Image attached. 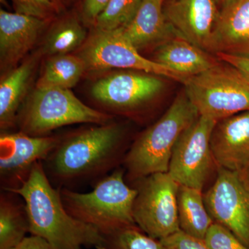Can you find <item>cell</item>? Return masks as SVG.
I'll use <instances>...</instances> for the list:
<instances>
[{"label":"cell","mask_w":249,"mask_h":249,"mask_svg":"<svg viewBox=\"0 0 249 249\" xmlns=\"http://www.w3.org/2000/svg\"><path fill=\"white\" fill-rule=\"evenodd\" d=\"M187 97L199 115L219 121L249 111V82L227 62L183 80Z\"/></svg>","instance_id":"5"},{"label":"cell","mask_w":249,"mask_h":249,"mask_svg":"<svg viewBox=\"0 0 249 249\" xmlns=\"http://www.w3.org/2000/svg\"><path fill=\"white\" fill-rule=\"evenodd\" d=\"M109 1L110 0H85L83 7V16L88 21L96 22Z\"/></svg>","instance_id":"30"},{"label":"cell","mask_w":249,"mask_h":249,"mask_svg":"<svg viewBox=\"0 0 249 249\" xmlns=\"http://www.w3.org/2000/svg\"><path fill=\"white\" fill-rule=\"evenodd\" d=\"M162 78L134 70L117 72L96 81L91 95L111 109L130 111L150 102L163 91L165 84Z\"/></svg>","instance_id":"12"},{"label":"cell","mask_w":249,"mask_h":249,"mask_svg":"<svg viewBox=\"0 0 249 249\" xmlns=\"http://www.w3.org/2000/svg\"><path fill=\"white\" fill-rule=\"evenodd\" d=\"M34 59L24 62L1 80L0 83V127L14 125L17 113L28 89L35 67Z\"/></svg>","instance_id":"19"},{"label":"cell","mask_w":249,"mask_h":249,"mask_svg":"<svg viewBox=\"0 0 249 249\" xmlns=\"http://www.w3.org/2000/svg\"><path fill=\"white\" fill-rule=\"evenodd\" d=\"M124 133L123 126L111 121L60 139L42 162L46 175L57 188L96 184L124 163Z\"/></svg>","instance_id":"1"},{"label":"cell","mask_w":249,"mask_h":249,"mask_svg":"<svg viewBox=\"0 0 249 249\" xmlns=\"http://www.w3.org/2000/svg\"><path fill=\"white\" fill-rule=\"evenodd\" d=\"M142 0H110L96 19V29L114 30L124 27L137 14Z\"/></svg>","instance_id":"25"},{"label":"cell","mask_w":249,"mask_h":249,"mask_svg":"<svg viewBox=\"0 0 249 249\" xmlns=\"http://www.w3.org/2000/svg\"><path fill=\"white\" fill-rule=\"evenodd\" d=\"M165 1H169V0H165Z\"/></svg>","instance_id":"35"},{"label":"cell","mask_w":249,"mask_h":249,"mask_svg":"<svg viewBox=\"0 0 249 249\" xmlns=\"http://www.w3.org/2000/svg\"><path fill=\"white\" fill-rule=\"evenodd\" d=\"M79 56L84 62L86 70L89 71L124 69L152 73L181 83L186 78L141 55L139 51L126 38L121 28L114 30L96 29L87 40Z\"/></svg>","instance_id":"8"},{"label":"cell","mask_w":249,"mask_h":249,"mask_svg":"<svg viewBox=\"0 0 249 249\" xmlns=\"http://www.w3.org/2000/svg\"><path fill=\"white\" fill-rule=\"evenodd\" d=\"M217 122L199 116L175 144L168 173L180 186L202 191L214 163L211 139Z\"/></svg>","instance_id":"9"},{"label":"cell","mask_w":249,"mask_h":249,"mask_svg":"<svg viewBox=\"0 0 249 249\" xmlns=\"http://www.w3.org/2000/svg\"><path fill=\"white\" fill-rule=\"evenodd\" d=\"M216 56L220 61L227 62L239 70L249 82V55L218 53Z\"/></svg>","instance_id":"29"},{"label":"cell","mask_w":249,"mask_h":249,"mask_svg":"<svg viewBox=\"0 0 249 249\" xmlns=\"http://www.w3.org/2000/svg\"><path fill=\"white\" fill-rule=\"evenodd\" d=\"M204 199L214 222L249 247V188L240 174L218 168L217 178Z\"/></svg>","instance_id":"10"},{"label":"cell","mask_w":249,"mask_h":249,"mask_svg":"<svg viewBox=\"0 0 249 249\" xmlns=\"http://www.w3.org/2000/svg\"><path fill=\"white\" fill-rule=\"evenodd\" d=\"M60 139L51 136L34 137L22 132L0 137V182L2 191L22 186L37 162H43Z\"/></svg>","instance_id":"11"},{"label":"cell","mask_w":249,"mask_h":249,"mask_svg":"<svg viewBox=\"0 0 249 249\" xmlns=\"http://www.w3.org/2000/svg\"><path fill=\"white\" fill-rule=\"evenodd\" d=\"M17 193L25 204L31 235L47 241L55 249H97L103 235L97 229L80 222L67 212L59 188L53 187L42 162L34 165Z\"/></svg>","instance_id":"2"},{"label":"cell","mask_w":249,"mask_h":249,"mask_svg":"<svg viewBox=\"0 0 249 249\" xmlns=\"http://www.w3.org/2000/svg\"><path fill=\"white\" fill-rule=\"evenodd\" d=\"M133 217L137 227L162 240L179 231L178 184L168 173L152 174L137 182Z\"/></svg>","instance_id":"7"},{"label":"cell","mask_w":249,"mask_h":249,"mask_svg":"<svg viewBox=\"0 0 249 249\" xmlns=\"http://www.w3.org/2000/svg\"><path fill=\"white\" fill-rule=\"evenodd\" d=\"M218 168L242 173L249 167V111L217 121L211 139Z\"/></svg>","instance_id":"14"},{"label":"cell","mask_w":249,"mask_h":249,"mask_svg":"<svg viewBox=\"0 0 249 249\" xmlns=\"http://www.w3.org/2000/svg\"><path fill=\"white\" fill-rule=\"evenodd\" d=\"M213 53L249 55V0H233L220 9Z\"/></svg>","instance_id":"17"},{"label":"cell","mask_w":249,"mask_h":249,"mask_svg":"<svg viewBox=\"0 0 249 249\" xmlns=\"http://www.w3.org/2000/svg\"><path fill=\"white\" fill-rule=\"evenodd\" d=\"M232 1H233V0H216L218 6H219L220 9L224 7V6H225L226 5L229 4L230 2H231Z\"/></svg>","instance_id":"33"},{"label":"cell","mask_w":249,"mask_h":249,"mask_svg":"<svg viewBox=\"0 0 249 249\" xmlns=\"http://www.w3.org/2000/svg\"><path fill=\"white\" fill-rule=\"evenodd\" d=\"M96 249H168L160 240L152 238L137 227H129L103 235Z\"/></svg>","instance_id":"24"},{"label":"cell","mask_w":249,"mask_h":249,"mask_svg":"<svg viewBox=\"0 0 249 249\" xmlns=\"http://www.w3.org/2000/svg\"><path fill=\"white\" fill-rule=\"evenodd\" d=\"M28 232L29 218L22 198L14 192L2 191L0 195V249L14 248Z\"/></svg>","instance_id":"20"},{"label":"cell","mask_w":249,"mask_h":249,"mask_svg":"<svg viewBox=\"0 0 249 249\" xmlns=\"http://www.w3.org/2000/svg\"><path fill=\"white\" fill-rule=\"evenodd\" d=\"M160 241L168 249H211L204 240L187 235L181 231Z\"/></svg>","instance_id":"28"},{"label":"cell","mask_w":249,"mask_h":249,"mask_svg":"<svg viewBox=\"0 0 249 249\" xmlns=\"http://www.w3.org/2000/svg\"><path fill=\"white\" fill-rule=\"evenodd\" d=\"M240 176L244 182H245L246 186L249 188V167L243 173H240Z\"/></svg>","instance_id":"32"},{"label":"cell","mask_w":249,"mask_h":249,"mask_svg":"<svg viewBox=\"0 0 249 249\" xmlns=\"http://www.w3.org/2000/svg\"><path fill=\"white\" fill-rule=\"evenodd\" d=\"M11 249H55L47 241L38 236H27L16 247Z\"/></svg>","instance_id":"31"},{"label":"cell","mask_w":249,"mask_h":249,"mask_svg":"<svg viewBox=\"0 0 249 249\" xmlns=\"http://www.w3.org/2000/svg\"><path fill=\"white\" fill-rule=\"evenodd\" d=\"M165 0H142L123 34L138 51L162 44L178 35L164 14Z\"/></svg>","instance_id":"16"},{"label":"cell","mask_w":249,"mask_h":249,"mask_svg":"<svg viewBox=\"0 0 249 249\" xmlns=\"http://www.w3.org/2000/svg\"><path fill=\"white\" fill-rule=\"evenodd\" d=\"M184 91L155 124L136 139L124 157V173L129 181L168 173L174 147L183 131L199 117Z\"/></svg>","instance_id":"3"},{"label":"cell","mask_w":249,"mask_h":249,"mask_svg":"<svg viewBox=\"0 0 249 249\" xmlns=\"http://www.w3.org/2000/svg\"><path fill=\"white\" fill-rule=\"evenodd\" d=\"M85 71L84 62L80 56L69 54L53 55L46 62L36 89H70L78 83Z\"/></svg>","instance_id":"22"},{"label":"cell","mask_w":249,"mask_h":249,"mask_svg":"<svg viewBox=\"0 0 249 249\" xmlns=\"http://www.w3.org/2000/svg\"><path fill=\"white\" fill-rule=\"evenodd\" d=\"M59 190L67 212L102 235L123 228L137 227L133 207L137 190L126 183L122 168H117L100 180L89 193H78L67 188Z\"/></svg>","instance_id":"4"},{"label":"cell","mask_w":249,"mask_h":249,"mask_svg":"<svg viewBox=\"0 0 249 249\" xmlns=\"http://www.w3.org/2000/svg\"><path fill=\"white\" fill-rule=\"evenodd\" d=\"M204 242L211 249H249L230 231L216 222L210 227Z\"/></svg>","instance_id":"26"},{"label":"cell","mask_w":249,"mask_h":249,"mask_svg":"<svg viewBox=\"0 0 249 249\" xmlns=\"http://www.w3.org/2000/svg\"><path fill=\"white\" fill-rule=\"evenodd\" d=\"M49 1H52V2L56 6L57 9H59L60 6H61L62 4H64V1H65V0H49Z\"/></svg>","instance_id":"34"},{"label":"cell","mask_w":249,"mask_h":249,"mask_svg":"<svg viewBox=\"0 0 249 249\" xmlns=\"http://www.w3.org/2000/svg\"><path fill=\"white\" fill-rule=\"evenodd\" d=\"M155 61L186 78L207 71L220 62L217 56L214 58L179 34L157 47Z\"/></svg>","instance_id":"18"},{"label":"cell","mask_w":249,"mask_h":249,"mask_svg":"<svg viewBox=\"0 0 249 249\" xmlns=\"http://www.w3.org/2000/svg\"><path fill=\"white\" fill-rule=\"evenodd\" d=\"M178 201L180 230L187 235L204 240L214 222L206 209L202 191L179 185Z\"/></svg>","instance_id":"21"},{"label":"cell","mask_w":249,"mask_h":249,"mask_svg":"<svg viewBox=\"0 0 249 249\" xmlns=\"http://www.w3.org/2000/svg\"><path fill=\"white\" fill-rule=\"evenodd\" d=\"M16 12L47 20L58 11L49 0H12Z\"/></svg>","instance_id":"27"},{"label":"cell","mask_w":249,"mask_h":249,"mask_svg":"<svg viewBox=\"0 0 249 249\" xmlns=\"http://www.w3.org/2000/svg\"><path fill=\"white\" fill-rule=\"evenodd\" d=\"M87 33L75 17H68L56 23L49 31L43 52L53 55L68 54L86 40Z\"/></svg>","instance_id":"23"},{"label":"cell","mask_w":249,"mask_h":249,"mask_svg":"<svg viewBox=\"0 0 249 249\" xmlns=\"http://www.w3.org/2000/svg\"><path fill=\"white\" fill-rule=\"evenodd\" d=\"M45 19L0 11V58L1 65L17 63L34 47L45 27Z\"/></svg>","instance_id":"15"},{"label":"cell","mask_w":249,"mask_h":249,"mask_svg":"<svg viewBox=\"0 0 249 249\" xmlns=\"http://www.w3.org/2000/svg\"><path fill=\"white\" fill-rule=\"evenodd\" d=\"M168 22L180 36L211 53L220 8L216 0H169L164 5Z\"/></svg>","instance_id":"13"},{"label":"cell","mask_w":249,"mask_h":249,"mask_svg":"<svg viewBox=\"0 0 249 249\" xmlns=\"http://www.w3.org/2000/svg\"><path fill=\"white\" fill-rule=\"evenodd\" d=\"M112 117L86 106L71 89H36L18 118L20 132L43 137L54 129L78 124H106Z\"/></svg>","instance_id":"6"}]
</instances>
